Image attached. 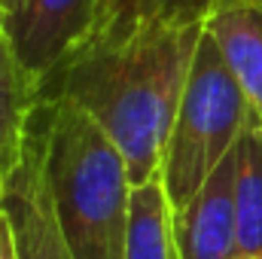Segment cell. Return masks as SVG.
I'll list each match as a JSON object with an SVG mask.
<instances>
[{
    "label": "cell",
    "mask_w": 262,
    "mask_h": 259,
    "mask_svg": "<svg viewBox=\"0 0 262 259\" xmlns=\"http://www.w3.org/2000/svg\"><path fill=\"white\" fill-rule=\"evenodd\" d=\"M201 34L204 25H137L98 37L40 89V101L64 98L85 110L119 146L131 183L140 186L162 177L165 143Z\"/></svg>",
    "instance_id": "6da1fadb"
},
{
    "label": "cell",
    "mask_w": 262,
    "mask_h": 259,
    "mask_svg": "<svg viewBox=\"0 0 262 259\" xmlns=\"http://www.w3.org/2000/svg\"><path fill=\"white\" fill-rule=\"evenodd\" d=\"M37 122L55 217L73 259H125L134 192L125 156L85 110L64 98H43Z\"/></svg>",
    "instance_id": "7a4b0ae2"
},
{
    "label": "cell",
    "mask_w": 262,
    "mask_h": 259,
    "mask_svg": "<svg viewBox=\"0 0 262 259\" xmlns=\"http://www.w3.org/2000/svg\"><path fill=\"white\" fill-rule=\"evenodd\" d=\"M250 119L253 107L238 76L204 31L162 159V183L174 210L235 153Z\"/></svg>",
    "instance_id": "3957f363"
},
{
    "label": "cell",
    "mask_w": 262,
    "mask_h": 259,
    "mask_svg": "<svg viewBox=\"0 0 262 259\" xmlns=\"http://www.w3.org/2000/svg\"><path fill=\"white\" fill-rule=\"evenodd\" d=\"M3 25L21 67L43 89L95 40L101 0H18L3 15Z\"/></svg>",
    "instance_id": "277c9868"
},
{
    "label": "cell",
    "mask_w": 262,
    "mask_h": 259,
    "mask_svg": "<svg viewBox=\"0 0 262 259\" xmlns=\"http://www.w3.org/2000/svg\"><path fill=\"white\" fill-rule=\"evenodd\" d=\"M0 207L12 220L21 259H73L64 235H61L52 192H49L46 143H43L37 113L31 119L21 165L15 168V174L9 177V183L0 192Z\"/></svg>",
    "instance_id": "5b68a950"
},
{
    "label": "cell",
    "mask_w": 262,
    "mask_h": 259,
    "mask_svg": "<svg viewBox=\"0 0 262 259\" xmlns=\"http://www.w3.org/2000/svg\"><path fill=\"white\" fill-rule=\"evenodd\" d=\"M174 235L180 259L238 256L235 153L198 186L189 201H183L174 210Z\"/></svg>",
    "instance_id": "8992f818"
},
{
    "label": "cell",
    "mask_w": 262,
    "mask_h": 259,
    "mask_svg": "<svg viewBox=\"0 0 262 259\" xmlns=\"http://www.w3.org/2000/svg\"><path fill=\"white\" fill-rule=\"evenodd\" d=\"M204 31L238 76L262 122V0H235L204 21Z\"/></svg>",
    "instance_id": "52a82bcc"
},
{
    "label": "cell",
    "mask_w": 262,
    "mask_h": 259,
    "mask_svg": "<svg viewBox=\"0 0 262 259\" xmlns=\"http://www.w3.org/2000/svg\"><path fill=\"white\" fill-rule=\"evenodd\" d=\"M37 104L40 89L21 67L0 15V192L21 165Z\"/></svg>",
    "instance_id": "ba28073f"
},
{
    "label": "cell",
    "mask_w": 262,
    "mask_h": 259,
    "mask_svg": "<svg viewBox=\"0 0 262 259\" xmlns=\"http://www.w3.org/2000/svg\"><path fill=\"white\" fill-rule=\"evenodd\" d=\"M125 259H180L174 235V204L162 177H152L131 192V220Z\"/></svg>",
    "instance_id": "9c48e42d"
},
{
    "label": "cell",
    "mask_w": 262,
    "mask_h": 259,
    "mask_svg": "<svg viewBox=\"0 0 262 259\" xmlns=\"http://www.w3.org/2000/svg\"><path fill=\"white\" fill-rule=\"evenodd\" d=\"M235 207L238 253L262 259V122L256 113L235 146Z\"/></svg>",
    "instance_id": "30bf717a"
},
{
    "label": "cell",
    "mask_w": 262,
    "mask_h": 259,
    "mask_svg": "<svg viewBox=\"0 0 262 259\" xmlns=\"http://www.w3.org/2000/svg\"><path fill=\"white\" fill-rule=\"evenodd\" d=\"M235 0H101L98 37H113L137 25H204L213 12Z\"/></svg>",
    "instance_id": "8fae6325"
},
{
    "label": "cell",
    "mask_w": 262,
    "mask_h": 259,
    "mask_svg": "<svg viewBox=\"0 0 262 259\" xmlns=\"http://www.w3.org/2000/svg\"><path fill=\"white\" fill-rule=\"evenodd\" d=\"M0 259H21L18 238H15V229H12V220L6 217L3 207H0Z\"/></svg>",
    "instance_id": "7c38bea8"
},
{
    "label": "cell",
    "mask_w": 262,
    "mask_h": 259,
    "mask_svg": "<svg viewBox=\"0 0 262 259\" xmlns=\"http://www.w3.org/2000/svg\"><path fill=\"white\" fill-rule=\"evenodd\" d=\"M15 3H18V0H0V15H6V12L15 6Z\"/></svg>",
    "instance_id": "4fadbf2b"
},
{
    "label": "cell",
    "mask_w": 262,
    "mask_h": 259,
    "mask_svg": "<svg viewBox=\"0 0 262 259\" xmlns=\"http://www.w3.org/2000/svg\"><path fill=\"white\" fill-rule=\"evenodd\" d=\"M235 259H259V256H244V253H238Z\"/></svg>",
    "instance_id": "5bb4252c"
}]
</instances>
